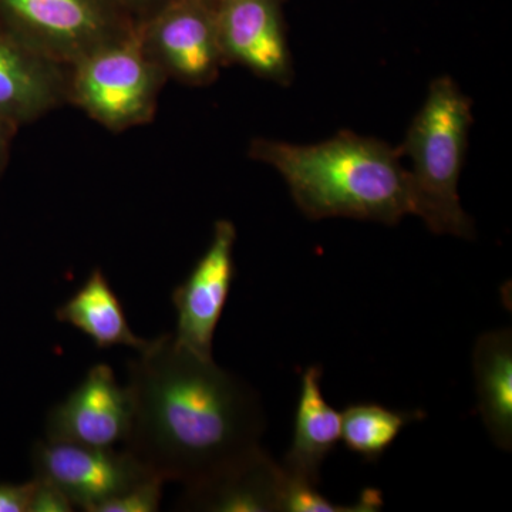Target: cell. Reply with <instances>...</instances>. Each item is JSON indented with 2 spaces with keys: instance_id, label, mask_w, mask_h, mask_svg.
I'll return each mask as SVG.
<instances>
[{
  "instance_id": "obj_1",
  "label": "cell",
  "mask_w": 512,
  "mask_h": 512,
  "mask_svg": "<svg viewBox=\"0 0 512 512\" xmlns=\"http://www.w3.org/2000/svg\"><path fill=\"white\" fill-rule=\"evenodd\" d=\"M133 407L124 448L161 480L197 483L259 446L256 394L173 335L148 340L130 363Z\"/></svg>"
},
{
  "instance_id": "obj_2",
  "label": "cell",
  "mask_w": 512,
  "mask_h": 512,
  "mask_svg": "<svg viewBox=\"0 0 512 512\" xmlns=\"http://www.w3.org/2000/svg\"><path fill=\"white\" fill-rule=\"evenodd\" d=\"M248 154L284 177L293 201L309 220L353 218L396 225L413 214L402 156L376 138L346 130L312 146L255 138Z\"/></svg>"
},
{
  "instance_id": "obj_3",
  "label": "cell",
  "mask_w": 512,
  "mask_h": 512,
  "mask_svg": "<svg viewBox=\"0 0 512 512\" xmlns=\"http://www.w3.org/2000/svg\"><path fill=\"white\" fill-rule=\"evenodd\" d=\"M471 126V100L451 77H439L430 84L423 107L397 147L402 158L412 161L407 171L413 215L434 234L474 237V222L458 195Z\"/></svg>"
},
{
  "instance_id": "obj_4",
  "label": "cell",
  "mask_w": 512,
  "mask_h": 512,
  "mask_svg": "<svg viewBox=\"0 0 512 512\" xmlns=\"http://www.w3.org/2000/svg\"><path fill=\"white\" fill-rule=\"evenodd\" d=\"M167 80L136 30L69 67L67 103L120 133L151 123Z\"/></svg>"
},
{
  "instance_id": "obj_5",
  "label": "cell",
  "mask_w": 512,
  "mask_h": 512,
  "mask_svg": "<svg viewBox=\"0 0 512 512\" xmlns=\"http://www.w3.org/2000/svg\"><path fill=\"white\" fill-rule=\"evenodd\" d=\"M0 30L70 67L137 25L117 0H0Z\"/></svg>"
},
{
  "instance_id": "obj_6",
  "label": "cell",
  "mask_w": 512,
  "mask_h": 512,
  "mask_svg": "<svg viewBox=\"0 0 512 512\" xmlns=\"http://www.w3.org/2000/svg\"><path fill=\"white\" fill-rule=\"evenodd\" d=\"M137 30L165 76L185 86H208L225 66L217 0H170Z\"/></svg>"
},
{
  "instance_id": "obj_7",
  "label": "cell",
  "mask_w": 512,
  "mask_h": 512,
  "mask_svg": "<svg viewBox=\"0 0 512 512\" xmlns=\"http://www.w3.org/2000/svg\"><path fill=\"white\" fill-rule=\"evenodd\" d=\"M35 477L55 484L74 507L94 512L144 478L154 476L130 451L39 440L32 450Z\"/></svg>"
},
{
  "instance_id": "obj_8",
  "label": "cell",
  "mask_w": 512,
  "mask_h": 512,
  "mask_svg": "<svg viewBox=\"0 0 512 512\" xmlns=\"http://www.w3.org/2000/svg\"><path fill=\"white\" fill-rule=\"evenodd\" d=\"M235 241L237 229L231 221L215 222L210 247L173 292L175 343L202 359H212L215 330L234 284Z\"/></svg>"
},
{
  "instance_id": "obj_9",
  "label": "cell",
  "mask_w": 512,
  "mask_h": 512,
  "mask_svg": "<svg viewBox=\"0 0 512 512\" xmlns=\"http://www.w3.org/2000/svg\"><path fill=\"white\" fill-rule=\"evenodd\" d=\"M133 419L130 392L109 365L93 366L47 416V440L110 448L126 443Z\"/></svg>"
},
{
  "instance_id": "obj_10",
  "label": "cell",
  "mask_w": 512,
  "mask_h": 512,
  "mask_svg": "<svg viewBox=\"0 0 512 512\" xmlns=\"http://www.w3.org/2000/svg\"><path fill=\"white\" fill-rule=\"evenodd\" d=\"M217 15L225 64H239L282 86L292 83V55L279 0H217Z\"/></svg>"
},
{
  "instance_id": "obj_11",
  "label": "cell",
  "mask_w": 512,
  "mask_h": 512,
  "mask_svg": "<svg viewBox=\"0 0 512 512\" xmlns=\"http://www.w3.org/2000/svg\"><path fill=\"white\" fill-rule=\"evenodd\" d=\"M285 471L261 446L185 485L181 510L212 512L282 511Z\"/></svg>"
},
{
  "instance_id": "obj_12",
  "label": "cell",
  "mask_w": 512,
  "mask_h": 512,
  "mask_svg": "<svg viewBox=\"0 0 512 512\" xmlns=\"http://www.w3.org/2000/svg\"><path fill=\"white\" fill-rule=\"evenodd\" d=\"M69 67L0 30V114L19 127L67 103Z\"/></svg>"
},
{
  "instance_id": "obj_13",
  "label": "cell",
  "mask_w": 512,
  "mask_h": 512,
  "mask_svg": "<svg viewBox=\"0 0 512 512\" xmlns=\"http://www.w3.org/2000/svg\"><path fill=\"white\" fill-rule=\"evenodd\" d=\"M322 367L309 366L301 377L295 431L282 461L288 476L319 484L320 467L342 437V413L322 393Z\"/></svg>"
},
{
  "instance_id": "obj_14",
  "label": "cell",
  "mask_w": 512,
  "mask_h": 512,
  "mask_svg": "<svg viewBox=\"0 0 512 512\" xmlns=\"http://www.w3.org/2000/svg\"><path fill=\"white\" fill-rule=\"evenodd\" d=\"M478 412L495 446L512 448V333L491 330L478 338L473 353Z\"/></svg>"
},
{
  "instance_id": "obj_15",
  "label": "cell",
  "mask_w": 512,
  "mask_h": 512,
  "mask_svg": "<svg viewBox=\"0 0 512 512\" xmlns=\"http://www.w3.org/2000/svg\"><path fill=\"white\" fill-rule=\"evenodd\" d=\"M56 319L80 330L99 349L126 346L140 352L148 343L131 330L119 296L99 268L93 269L84 284L59 306Z\"/></svg>"
},
{
  "instance_id": "obj_16",
  "label": "cell",
  "mask_w": 512,
  "mask_h": 512,
  "mask_svg": "<svg viewBox=\"0 0 512 512\" xmlns=\"http://www.w3.org/2000/svg\"><path fill=\"white\" fill-rule=\"evenodd\" d=\"M426 419L421 410L400 412L377 403H355L342 413V437L346 448L367 463H376L389 450L404 427Z\"/></svg>"
},
{
  "instance_id": "obj_17",
  "label": "cell",
  "mask_w": 512,
  "mask_h": 512,
  "mask_svg": "<svg viewBox=\"0 0 512 512\" xmlns=\"http://www.w3.org/2000/svg\"><path fill=\"white\" fill-rule=\"evenodd\" d=\"M383 507L382 493L367 488L360 500L353 505L330 503L325 495L318 491V485L288 476L285 473L282 511L286 512H375Z\"/></svg>"
},
{
  "instance_id": "obj_18",
  "label": "cell",
  "mask_w": 512,
  "mask_h": 512,
  "mask_svg": "<svg viewBox=\"0 0 512 512\" xmlns=\"http://www.w3.org/2000/svg\"><path fill=\"white\" fill-rule=\"evenodd\" d=\"M165 481L150 476L123 494L101 504L94 512H156L160 510Z\"/></svg>"
},
{
  "instance_id": "obj_19",
  "label": "cell",
  "mask_w": 512,
  "mask_h": 512,
  "mask_svg": "<svg viewBox=\"0 0 512 512\" xmlns=\"http://www.w3.org/2000/svg\"><path fill=\"white\" fill-rule=\"evenodd\" d=\"M33 481H35V487H33L29 512H70L74 510L72 501L55 484L37 477H33Z\"/></svg>"
},
{
  "instance_id": "obj_20",
  "label": "cell",
  "mask_w": 512,
  "mask_h": 512,
  "mask_svg": "<svg viewBox=\"0 0 512 512\" xmlns=\"http://www.w3.org/2000/svg\"><path fill=\"white\" fill-rule=\"evenodd\" d=\"M35 481L0 483V512H29Z\"/></svg>"
},
{
  "instance_id": "obj_21",
  "label": "cell",
  "mask_w": 512,
  "mask_h": 512,
  "mask_svg": "<svg viewBox=\"0 0 512 512\" xmlns=\"http://www.w3.org/2000/svg\"><path fill=\"white\" fill-rule=\"evenodd\" d=\"M170 0H117L136 25L146 22Z\"/></svg>"
},
{
  "instance_id": "obj_22",
  "label": "cell",
  "mask_w": 512,
  "mask_h": 512,
  "mask_svg": "<svg viewBox=\"0 0 512 512\" xmlns=\"http://www.w3.org/2000/svg\"><path fill=\"white\" fill-rule=\"evenodd\" d=\"M18 130V124L13 123L12 120L6 119V117L0 114V178L5 173L13 140H15Z\"/></svg>"
}]
</instances>
